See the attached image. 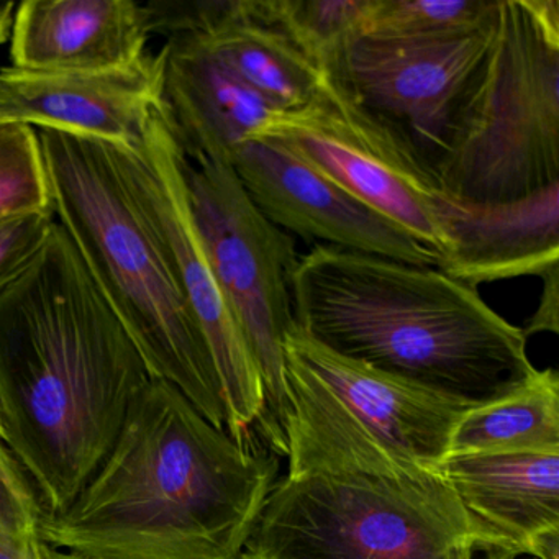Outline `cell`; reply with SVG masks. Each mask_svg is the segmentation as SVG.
I'll use <instances>...</instances> for the list:
<instances>
[{
  "label": "cell",
  "instance_id": "obj_1",
  "mask_svg": "<svg viewBox=\"0 0 559 559\" xmlns=\"http://www.w3.org/2000/svg\"><path fill=\"white\" fill-rule=\"evenodd\" d=\"M152 379L57 222L34 263L0 293L2 443L44 515L76 500Z\"/></svg>",
  "mask_w": 559,
  "mask_h": 559
},
{
  "label": "cell",
  "instance_id": "obj_2",
  "mask_svg": "<svg viewBox=\"0 0 559 559\" xmlns=\"http://www.w3.org/2000/svg\"><path fill=\"white\" fill-rule=\"evenodd\" d=\"M277 469L152 379L76 500L41 515L40 539L86 559H241Z\"/></svg>",
  "mask_w": 559,
  "mask_h": 559
},
{
  "label": "cell",
  "instance_id": "obj_3",
  "mask_svg": "<svg viewBox=\"0 0 559 559\" xmlns=\"http://www.w3.org/2000/svg\"><path fill=\"white\" fill-rule=\"evenodd\" d=\"M294 322L323 348L466 407L538 369L526 336L438 267L316 245L290 276Z\"/></svg>",
  "mask_w": 559,
  "mask_h": 559
},
{
  "label": "cell",
  "instance_id": "obj_4",
  "mask_svg": "<svg viewBox=\"0 0 559 559\" xmlns=\"http://www.w3.org/2000/svg\"><path fill=\"white\" fill-rule=\"evenodd\" d=\"M51 211L139 348L150 376L178 388L214 427L227 411L211 349L117 162L112 143L37 130Z\"/></svg>",
  "mask_w": 559,
  "mask_h": 559
},
{
  "label": "cell",
  "instance_id": "obj_5",
  "mask_svg": "<svg viewBox=\"0 0 559 559\" xmlns=\"http://www.w3.org/2000/svg\"><path fill=\"white\" fill-rule=\"evenodd\" d=\"M435 471L287 473L241 559H516Z\"/></svg>",
  "mask_w": 559,
  "mask_h": 559
},
{
  "label": "cell",
  "instance_id": "obj_6",
  "mask_svg": "<svg viewBox=\"0 0 559 559\" xmlns=\"http://www.w3.org/2000/svg\"><path fill=\"white\" fill-rule=\"evenodd\" d=\"M433 175L441 192L469 202L558 185V0H499L489 53Z\"/></svg>",
  "mask_w": 559,
  "mask_h": 559
},
{
  "label": "cell",
  "instance_id": "obj_7",
  "mask_svg": "<svg viewBox=\"0 0 559 559\" xmlns=\"http://www.w3.org/2000/svg\"><path fill=\"white\" fill-rule=\"evenodd\" d=\"M286 355L287 473L435 471L471 407L343 358L294 323Z\"/></svg>",
  "mask_w": 559,
  "mask_h": 559
},
{
  "label": "cell",
  "instance_id": "obj_8",
  "mask_svg": "<svg viewBox=\"0 0 559 559\" xmlns=\"http://www.w3.org/2000/svg\"><path fill=\"white\" fill-rule=\"evenodd\" d=\"M189 199L215 280L243 336L263 388L257 428L276 456H287L286 355L294 326L290 276L296 245L251 201L227 163L188 159Z\"/></svg>",
  "mask_w": 559,
  "mask_h": 559
},
{
  "label": "cell",
  "instance_id": "obj_9",
  "mask_svg": "<svg viewBox=\"0 0 559 559\" xmlns=\"http://www.w3.org/2000/svg\"><path fill=\"white\" fill-rule=\"evenodd\" d=\"M133 198L158 237L186 306L201 330L224 392L225 430L241 444L263 414V388L243 336L215 280L189 199L188 158L165 106L140 145H114Z\"/></svg>",
  "mask_w": 559,
  "mask_h": 559
},
{
  "label": "cell",
  "instance_id": "obj_10",
  "mask_svg": "<svg viewBox=\"0 0 559 559\" xmlns=\"http://www.w3.org/2000/svg\"><path fill=\"white\" fill-rule=\"evenodd\" d=\"M253 139L276 143L401 225L438 258L443 253L435 214L441 189L430 166L401 132L349 99L329 78L309 106L277 114Z\"/></svg>",
  "mask_w": 559,
  "mask_h": 559
},
{
  "label": "cell",
  "instance_id": "obj_11",
  "mask_svg": "<svg viewBox=\"0 0 559 559\" xmlns=\"http://www.w3.org/2000/svg\"><path fill=\"white\" fill-rule=\"evenodd\" d=\"M496 15L450 37L355 35L336 51L326 78L401 132L433 171L489 53Z\"/></svg>",
  "mask_w": 559,
  "mask_h": 559
},
{
  "label": "cell",
  "instance_id": "obj_12",
  "mask_svg": "<svg viewBox=\"0 0 559 559\" xmlns=\"http://www.w3.org/2000/svg\"><path fill=\"white\" fill-rule=\"evenodd\" d=\"M231 166L261 214L286 234L412 266H438V254L414 235L270 140H247Z\"/></svg>",
  "mask_w": 559,
  "mask_h": 559
},
{
  "label": "cell",
  "instance_id": "obj_13",
  "mask_svg": "<svg viewBox=\"0 0 559 559\" xmlns=\"http://www.w3.org/2000/svg\"><path fill=\"white\" fill-rule=\"evenodd\" d=\"M162 107V53L110 70H0V123L136 146Z\"/></svg>",
  "mask_w": 559,
  "mask_h": 559
},
{
  "label": "cell",
  "instance_id": "obj_14",
  "mask_svg": "<svg viewBox=\"0 0 559 559\" xmlns=\"http://www.w3.org/2000/svg\"><path fill=\"white\" fill-rule=\"evenodd\" d=\"M438 270L464 286L543 277L559 266V182L516 201L469 202L438 192Z\"/></svg>",
  "mask_w": 559,
  "mask_h": 559
},
{
  "label": "cell",
  "instance_id": "obj_15",
  "mask_svg": "<svg viewBox=\"0 0 559 559\" xmlns=\"http://www.w3.org/2000/svg\"><path fill=\"white\" fill-rule=\"evenodd\" d=\"M435 473L516 556L559 559V450L448 454Z\"/></svg>",
  "mask_w": 559,
  "mask_h": 559
},
{
  "label": "cell",
  "instance_id": "obj_16",
  "mask_svg": "<svg viewBox=\"0 0 559 559\" xmlns=\"http://www.w3.org/2000/svg\"><path fill=\"white\" fill-rule=\"evenodd\" d=\"M152 37L145 5L133 0H28L15 5L11 67L97 71L145 57Z\"/></svg>",
  "mask_w": 559,
  "mask_h": 559
},
{
  "label": "cell",
  "instance_id": "obj_17",
  "mask_svg": "<svg viewBox=\"0 0 559 559\" xmlns=\"http://www.w3.org/2000/svg\"><path fill=\"white\" fill-rule=\"evenodd\" d=\"M162 57L163 106L191 163L231 165L237 150L280 114L194 35L168 38Z\"/></svg>",
  "mask_w": 559,
  "mask_h": 559
},
{
  "label": "cell",
  "instance_id": "obj_18",
  "mask_svg": "<svg viewBox=\"0 0 559 559\" xmlns=\"http://www.w3.org/2000/svg\"><path fill=\"white\" fill-rule=\"evenodd\" d=\"M194 37L280 112L304 109L325 86V71L276 25L258 17L253 0H235L224 21Z\"/></svg>",
  "mask_w": 559,
  "mask_h": 559
},
{
  "label": "cell",
  "instance_id": "obj_19",
  "mask_svg": "<svg viewBox=\"0 0 559 559\" xmlns=\"http://www.w3.org/2000/svg\"><path fill=\"white\" fill-rule=\"evenodd\" d=\"M559 450V374L543 369L519 391L461 415L448 454Z\"/></svg>",
  "mask_w": 559,
  "mask_h": 559
},
{
  "label": "cell",
  "instance_id": "obj_20",
  "mask_svg": "<svg viewBox=\"0 0 559 559\" xmlns=\"http://www.w3.org/2000/svg\"><path fill=\"white\" fill-rule=\"evenodd\" d=\"M372 0H253L258 17L276 25L323 71L361 32Z\"/></svg>",
  "mask_w": 559,
  "mask_h": 559
},
{
  "label": "cell",
  "instance_id": "obj_21",
  "mask_svg": "<svg viewBox=\"0 0 559 559\" xmlns=\"http://www.w3.org/2000/svg\"><path fill=\"white\" fill-rule=\"evenodd\" d=\"M499 0H372L358 35L450 37L492 21Z\"/></svg>",
  "mask_w": 559,
  "mask_h": 559
},
{
  "label": "cell",
  "instance_id": "obj_22",
  "mask_svg": "<svg viewBox=\"0 0 559 559\" xmlns=\"http://www.w3.org/2000/svg\"><path fill=\"white\" fill-rule=\"evenodd\" d=\"M51 211L40 136L22 123H0V222Z\"/></svg>",
  "mask_w": 559,
  "mask_h": 559
},
{
  "label": "cell",
  "instance_id": "obj_23",
  "mask_svg": "<svg viewBox=\"0 0 559 559\" xmlns=\"http://www.w3.org/2000/svg\"><path fill=\"white\" fill-rule=\"evenodd\" d=\"M41 515L34 486L0 441V533L22 542H40Z\"/></svg>",
  "mask_w": 559,
  "mask_h": 559
},
{
  "label": "cell",
  "instance_id": "obj_24",
  "mask_svg": "<svg viewBox=\"0 0 559 559\" xmlns=\"http://www.w3.org/2000/svg\"><path fill=\"white\" fill-rule=\"evenodd\" d=\"M57 225L53 212L21 215L0 222V293L34 263Z\"/></svg>",
  "mask_w": 559,
  "mask_h": 559
},
{
  "label": "cell",
  "instance_id": "obj_25",
  "mask_svg": "<svg viewBox=\"0 0 559 559\" xmlns=\"http://www.w3.org/2000/svg\"><path fill=\"white\" fill-rule=\"evenodd\" d=\"M542 281L543 293L538 307L522 329L526 338L536 333H559V266L551 267Z\"/></svg>",
  "mask_w": 559,
  "mask_h": 559
},
{
  "label": "cell",
  "instance_id": "obj_26",
  "mask_svg": "<svg viewBox=\"0 0 559 559\" xmlns=\"http://www.w3.org/2000/svg\"><path fill=\"white\" fill-rule=\"evenodd\" d=\"M14 2H0V45L11 37L12 21H14Z\"/></svg>",
  "mask_w": 559,
  "mask_h": 559
},
{
  "label": "cell",
  "instance_id": "obj_27",
  "mask_svg": "<svg viewBox=\"0 0 559 559\" xmlns=\"http://www.w3.org/2000/svg\"><path fill=\"white\" fill-rule=\"evenodd\" d=\"M40 559H86L83 556L73 555V552L63 551V549L51 548L41 542Z\"/></svg>",
  "mask_w": 559,
  "mask_h": 559
},
{
  "label": "cell",
  "instance_id": "obj_28",
  "mask_svg": "<svg viewBox=\"0 0 559 559\" xmlns=\"http://www.w3.org/2000/svg\"><path fill=\"white\" fill-rule=\"evenodd\" d=\"M0 441H2V425H0Z\"/></svg>",
  "mask_w": 559,
  "mask_h": 559
},
{
  "label": "cell",
  "instance_id": "obj_29",
  "mask_svg": "<svg viewBox=\"0 0 559 559\" xmlns=\"http://www.w3.org/2000/svg\"><path fill=\"white\" fill-rule=\"evenodd\" d=\"M525 559H533V558H525Z\"/></svg>",
  "mask_w": 559,
  "mask_h": 559
}]
</instances>
